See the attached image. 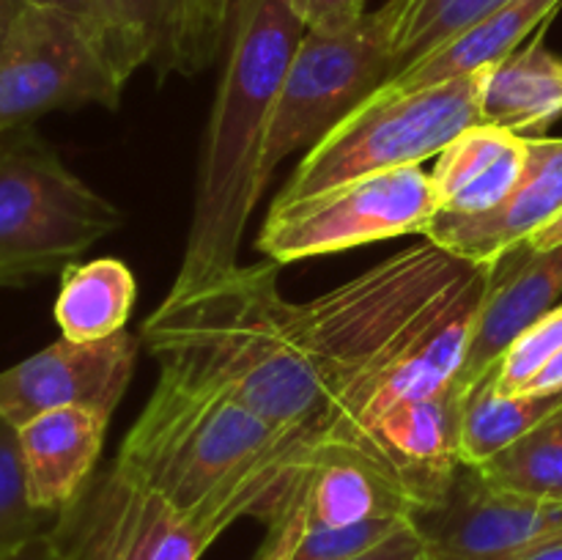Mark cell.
<instances>
[{
	"mask_svg": "<svg viewBox=\"0 0 562 560\" xmlns=\"http://www.w3.org/2000/svg\"><path fill=\"white\" fill-rule=\"evenodd\" d=\"M313 459L316 450L231 395L159 371L113 464L184 514L228 530L241 516L274 525L305 489Z\"/></svg>",
	"mask_w": 562,
	"mask_h": 560,
	"instance_id": "cell-1",
	"label": "cell"
},
{
	"mask_svg": "<svg viewBox=\"0 0 562 560\" xmlns=\"http://www.w3.org/2000/svg\"><path fill=\"white\" fill-rule=\"evenodd\" d=\"M274 261L236 267L170 294L140 327L159 371L220 390L311 448L318 388L307 366L300 302L278 289ZM313 450V448H311Z\"/></svg>",
	"mask_w": 562,
	"mask_h": 560,
	"instance_id": "cell-2",
	"label": "cell"
},
{
	"mask_svg": "<svg viewBox=\"0 0 562 560\" xmlns=\"http://www.w3.org/2000/svg\"><path fill=\"white\" fill-rule=\"evenodd\" d=\"M305 33L291 0H236L198 165L190 234L170 294L239 267L247 220L267 187L261 165L274 104Z\"/></svg>",
	"mask_w": 562,
	"mask_h": 560,
	"instance_id": "cell-3",
	"label": "cell"
},
{
	"mask_svg": "<svg viewBox=\"0 0 562 560\" xmlns=\"http://www.w3.org/2000/svg\"><path fill=\"white\" fill-rule=\"evenodd\" d=\"M483 69L404 93H373L307 148L274 203H291L366 176L439 157L481 121Z\"/></svg>",
	"mask_w": 562,
	"mask_h": 560,
	"instance_id": "cell-4",
	"label": "cell"
},
{
	"mask_svg": "<svg viewBox=\"0 0 562 560\" xmlns=\"http://www.w3.org/2000/svg\"><path fill=\"white\" fill-rule=\"evenodd\" d=\"M121 225L124 212L77 179L31 126L0 135V285L64 272Z\"/></svg>",
	"mask_w": 562,
	"mask_h": 560,
	"instance_id": "cell-5",
	"label": "cell"
},
{
	"mask_svg": "<svg viewBox=\"0 0 562 560\" xmlns=\"http://www.w3.org/2000/svg\"><path fill=\"white\" fill-rule=\"evenodd\" d=\"M409 0H387L338 33L307 31L291 58L274 104L263 181L289 154L313 148L349 119L395 71V38Z\"/></svg>",
	"mask_w": 562,
	"mask_h": 560,
	"instance_id": "cell-6",
	"label": "cell"
},
{
	"mask_svg": "<svg viewBox=\"0 0 562 560\" xmlns=\"http://www.w3.org/2000/svg\"><path fill=\"white\" fill-rule=\"evenodd\" d=\"M437 214L431 173L415 165L366 176L300 201L272 203L256 247L283 267L395 236H423Z\"/></svg>",
	"mask_w": 562,
	"mask_h": 560,
	"instance_id": "cell-7",
	"label": "cell"
},
{
	"mask_svg": "<svg viewBox=\"0 0 562 560\" xmlns=\"http://www.w3.org/2000/svg\"><path fill=\"white\" fill-rule=\"evenodd\" d=\"M126 80L71 16L27 5L0 53V135L53 110L115 108Z\"/></svg>",
	"mask_w": 562,
	"mask_h": 560,
	"instance_id": "cell-8",
	"label": "cell"
},
{
	"mask_svg": "<svg viewBox=\"0 0 562 560\" xmlns=\"http://www.w3.org/2000/svg\"><path fill=\"white\" fill-rule=\"evenodd\" d=\"M223 530L217 522L184 514L110 464L88 478L49 536L64 560H201Z\"/></svg>",
	"mask_w": 562,
	"mask_h": 560,
	"instance_id": "cell-9",
	"label": "cell"
},
{
	"mask_svg": "<svg viewBox=\"0 0 562 560\" xmlns=\"http://www.w3.org/2000/svg\"><path fill=\"white\" fill-rule=\"evenodd\" d=\"M412 522L431 560H521L560 541L562 503L494 492L472 467H461L448 497Z\"/></svg>",
	"mask_w": 562,
	"mask_h": 560,
	"instance_id": "cell-10",
	"label": "cell"
},
{
	"mask_svg": "<svg viewBox=\"0 0 562 560\" xmlns=\"http://www.w3.org/2000/svg\"><path fill=\"white\" fill-rule=\"evenodd\" d=\"M137 366L130 329L102 340L58 338L27 360L0 371V417L20 428L42 412L82 406L113 417Z\"/></svg>",
	"mask_w": 562,
	"mask_h": 560,
	"instance_id": "cell-11",
	"label": "cell"
},
{
	"mask_svg": "<svg viewBox=\"0 0 562 560\" xmlns=\"http://www.w3.org/2000/svg\"><path fill=\"white\" fill-rule=\"evenodd\" d=\"M497 261L477 264L475 272L445 300V305L401 346L398 355L382 368L371 382L368 393L351 412L338 437L324 448L351 445L373 421L404 406L409 401L426 399L450 388L464 368L470 351L475 318L483 305L488 285H492Z\"/></svg>",
	"mask_w": 562,
	"mask_h": 560,
	"instance_id": "cell-12",
	"label": "cell"
},
{
	"mask_svg": "<svg viewBox=\"0 0 562 560\" xmlns=\"http://www.w3.org/2000/svg\"><path fill=\"white\" fill-rule=\"evenodd\" d=\"M464 390L459 382L426 399L395 406L373 421L351 445L404 494L412 508H437L461 472L459 432Z\"/></svg>",
	"mask_w": 562,
	"mask_h": 560,
	"instance_id": "cell-13",
	"label": "cell"
},
{
	"mask_svg": "<svg viewBox=\"0 0 562 560\" xmlns=\"http://www.w3.org/2000/svg\"><path fill=\"white\" fill-rule=\"evenodd\" d=\"M562 212V137H527L519 184L481 214H437L423 239L472 264L499 261Z\"/></svg>",
	"mask_w": 562,
	"mask_h": 560,
	"instance_id": "cell-14",
	"label": "cell"
},
{
	"mask_svg": "<svg viewBox=\"0 0 562 560\" xmlns=\"http://www.w3.org/2000/svg\"><path fill=\"white\" fill-rule=\"evenodd\" d=\"M560 296L562 245L549 250H530L527 245H519L505 253L477 311L470 351L456 379L459 388L467 393L477 379L486 377L530 324L558 307Z\"/></svg>",
	"mask_w": 562,
	"mask_h": 560,
	"instance_id": "cell-15",
	"label": "cell"
},
{
	"mask_svg": "<svg viewBox=\"0 0 562 560\" xmlns=\"http://www.w3.org/2000/svg\"><path fill=\"white\" fill-rule=\"evenodd\" d=\"M110 415L82 406L42 412L16 428L31 503L58 516L97 472Z\"/></svg>",
	"mask_w": 562,
	"mask_h": 560,
	"instance_id": "cell-16",
	"label": "cell"
},
{
	"mask_svg": "<svg viewBox=\"0 0 562 560\" xmlns=\"http://www.w3.org/2000/svg\"><path fill=\"white\" fill-rule=\"evenodd\" d=\"M525 163V135L492 124L470 126L431 170L439 214H481L499 206L519 184Z\"/></svg>",
	"mask_w": 562,
	"mask_h": 560,
	"instance_id": "cell-17",
	"label": "cell"
},
{
	"mask_svg": "<svg viewBox=\"0 0 562 560\" xmlns=\"http://www.w3.org/2000/svg\"><path fill=\"white\" fill-rule=\"evenodd\" d=\"M119 11L143 66L159 77L198 75L225 44L209 0H119Z\"/></svg>",
	"mask_w": 562,
	"mask_h": 560,
	"instance_id": "cell-18",
	"label": "cell"
},
{
	"mask_svg": "<svg viewBox=\"0 0 562 560\" xmlns=\"http://www.w3.org/2000/svg\"><path fill=\"white\" fill-rule=\"evenodd\" d=\"M560 5L562 0H508L497 11L483 16L481 22L467 27L453 42H448L437 53L423 58L420 64L390 77L379 88V93L415 91V88L437 86V82L450 80V77L488 69V66L508 58L514 49H519L525 38L541 31L558 14Z\"/></svg>",
	"mask_w": 562,
	"mask_h": 560,
	"instance_id": "cell-19",
	"label": "cell"
},
{
	"mask_svg": "<svg viewBox=\"0 0 562 560\" xmlns=\"http://www.w3.org/2000/svg\"><path fill=\"white\" fill-rule=\"evenodd\" d=\"M541 31L508 58L483 69V124L532 137L562 115V58L547 47Z\"/></svg>",
	"mask_w": 562,
	"mask_h": 560,
	"instance_id": "cell-20",
	"label": "cell"
},
{
	"mask_svg": "<svg viewBox=\"0 0 562 560\" xmlns=\"http://www.w3.org/2000/svg\"><path fill=\"white\" fill-rule=\"evenodd\" d=\"M307 525L344 527L368 519H412L409 500L355 448H318L305 486Z\"/></svg>",
	"mask_w": 562,
	"mask_h": 560,
	"instance_id": "cell-21",
	"label": "cell"
},
{
	"mask_svg": "<svg viewBox=\"0 0 562 560\" xmlns=\"http://www.w3.org/2000/svg\"><path fill=\"white\" fill-rule=\"evenodd\" d=\"M135 300V275L119 258L69 264L60 272V289L55 300L60 338L86 344L121 333L126 329Z\"/></svg>",
	"mask_w": 562,
	"mask_h": 560,
	"instance_id": "cell-22",
	"label": "cell"
},
{
	"mask_svg": "<svg viewBox=\"0 0 562 560\" xmlns=\"http://www.w3.org/2000/svg\"><path fill=\"white\" fill-rule=\"evenodd\" d=\"M562 406V393H499L492 371L464 393L459 456L464 467H481Z\"/></svg>",
	"mask_w": 562,
	"mask_h": 560,
	"instance_id": "cell-23",
	"label": "cell"
},
{
	"mask_svg": "<svg viewBox=\"0 0 562 560\" xmlns=\"http://www.w3.org/2000/svg\"><path fill=\"white\" fill-rule=\"evenodd\" d=\"M472 470L494 492L562 503V406Z\"/></svg>",
	"mask_w": 562,
	"mask_h": 560,
	"instance_id": "cell-24",
	"label": "cell"
},
{
	"mask_svg": "<svg viewBox=\"0 0 562 560\" xmlns=\"http://www.w3.org/2000/svg\"><path fill=\"white\" fill-rule=\"evenodd\" d=\"M508 0H409L395 38V71L420 64Z\"/></svg>",
	"mask_w": 562,
	"mask_h": 560,
	"instance_id": "cell-25",
	"label": "cell"
},
{
	"mask_svg": "<svg viewBox=\"0 0 562 560\" xmlns=\"http://www.w3.org/2000/svg\"><path fill=\"white\" fill-rule=\"evenodd\" d=\"M55 519L31 503L16 426L0 417V558L53 530Z\"/></svg>",
	"mask_w": 562,
	"mask_h": 560,
	"instance_id": "cell-26",
	"label": "cell"
},
{
	"mask_svg": "<svg viewBox=\"0 0 562 560\" xmlns=\"http://www.w3.org/2000/svg\"><path fill=\"white\" fill-rule=\"evenodd\" d=\"M25 3L60 11V14L80 22L126 82L143 66L140 53H137L135 42L130 38L124 20H121L119 0H25Z\"/></svg>",
	"mask_w": 562,
	"mask_h": 560,
	"instance_id": "cell-27",
	"label": "cell"
},
{
	"mask_svg": "<svg viewBox=\"0 0 562 560\" xmlns=\"http://www.w3.org/2000/svg\"><path fill=\"white\" fill-rule=\"evenodd\" d=\"M562 349V305L552 307L547 316L525 329L514 344L505 349L497 366L492 368V379L499 393L519 395L532 382L538 371Z\"/></svg>",
	"mask_w": 562,
	"mask_h": 560,
	"instance_id": "cell-28",
	"label": "cell"
},
{
	"mask_svg": "<svg viewBox=\"0 0 562 560\" xmlns=\"http://www.w3.org/2000/svg\"><path fill=\"white\" fill-rule=\"evenodd\" d=\"M406 522L409 519H368L344 527L307 525L296 544L294 560H355L393 536Z\"/></svg>",
	"mask_w": 562,
	"mask_h": 560,
	"instance_id": "cell-29",
	"label": "cell"
},
{
	"mask_svg": "<svg viewBox=\"0 0 562 560\" xmlns=\"http://www.w3.org/2000/svg\"><path fill=\"white\" fill-rule=\"evenodd\" d=\"M307 31L338 33L357 25L366 11V0H291Z\"/></svg>",
	"mask_w": 562,
	"mask_h": 560,
	"instance_id": "cell-30",
	"label": "cell"
},
{
	"mask_svg": "<svg viewBox=\"0 0 562 560\" xmlns=\"http://www.w3.org/2000/svg\"><path fill=\"white\" fill-rule=\"evenodd\" d=\"M305 527H307V503H305V489H302L296 503L291 505V508L285 511L274 525H269L267 544H263V549L258 552L256 560H294L296 544H300Z\"/></svg>",
	"mask_w": 562,
	"mask_h": 560,
	"instance_id": "cell-31",
	"label": "cell"
},
{
	"mask_svg": "<svg viewBox=\"0 0 562 560\" xmlns=\"http://www.w3.org/2000/svg\"><path fill=\"white\" fill-rule=\"evenodd\" d=\"M355 560H431L428 558V547L423 541L420 530L415 527V522H406L401 525L393 536L384 538L382 544H376L368 552L357 555Z\"/></svg>",
	"mask_w": 562,
	"mask_h": 560,
	"instance_id": "cell-32",
	"label": "cell"
},
{
	"mask_svg": "<svg viewBox=\"0 0 562 560\" xmlns=\"http://www.w3.org/2000/svg\"><path fill=\"white\" fill-rule=\"evenodd\" d=\"M525 393H562V349L532 377Z\"/></svg>",
	"mask_w": 562,
	"mask_h": 560,
	"instance_id": "cell-33",
	"label": "cell"
},
{
	"mask_svg": "<svg viewBox=\"0 0 562 560\" xmlns=\"http://www.w3.org/2000/svg\"><path fill=\"white\" fill-rule=\"evenodd\" d=\"M0 560H64V558H60V552H58V547H55L53 536H49V533H44V536L27 541L25 547H20V549H14V552L3 555Z\"/></svg>",
	"mask_w": 562,
	"mask_h": 560,
	"instance_id": "cell-34",
	"label": "cell"
},
{
	"mask_svg": "<svg viewBox=\"0 0 562 560\" xmlns=\"http://www.w3.org/2000/svg\"><path fill=\"white\" fill-rule=\"evenodd\" d=\"M25 9V0H0V53H3L5 42H9L11 31H14L16 20H20Z\"/></svg>",
	"mask_w": 562,
	"mask_h": 560,
	"instance_id": "cell-35",
	"label": "cell"
},
{
	"mask_svg": "<svg viewBox=\"0 0 562 560\" xmlns=\"http://www.w3.org/2000/svg\"><path fill=\"white\" fill-rule=\"evenodd\" d=\"M525 245L530 247V250H549V247L562 245V212L552 220V223H547L541 231H536Z\"/></svg>",
	"mask_w": 562,
	"mask_h": 560,
	"instance_id": "cell-36",
	"label": "cell"
},
{
	"mask_svg": "<svg viewBox=\"0 0 562 560\" xmlns=\"http://www.w3.org/2000/svg\"><path fill=\"white\" fill-rule=\"evenodd\" d=\"M521 560H562V538L560 541H552V544H547V547L536 549V552L525 555Z\"/></svg>",
	"mask_w": 562,
	"mask_h": 560,
	"instance_id": "cell-37",
	"label": "cell"
},
{
	"mask_svg": "<svg viewBox=\"0 0 562 560\" xmlns=\"http://www.w3.org/2000/svg\"><path fill=\"white\" fill-rule=\"evenodd\" d=\"M214 9V14H217L220 25L225 27V33H228V22H231V14H234V5L236 0H209Z\"/></svg>",
	"mask_w": 562,
	"mask_h": 560,
	"instance_id": "cell-38",
	"label": "cell"
}]
</instances>
